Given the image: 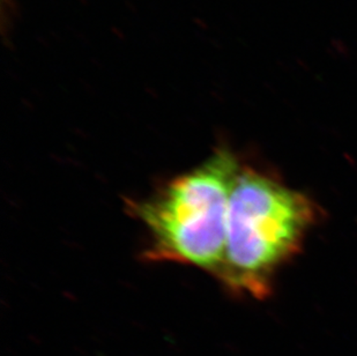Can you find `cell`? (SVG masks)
Masks as SVG:
<instances>
[{
	"instance_id": "cell-1",
	"label": "cell",
	"mask_w": 357,
	"mask_h": 356,
	"mask_svg": "<svg viewBox=\"0 0 357 356\" xmlns=\"http://www.w3.org/2000/svg\"><path fill=\"white\" fill-rule=\"evenodd\" d=\"M318 209L302 192L241 167L229 199L226 249L215 278L228 290L266 299L277 273L301 251Z\"/></svg>"
},
{
	"instance_id": "cell-2",
	"label": "cell",
	"mask_w": 357,
	"mask_h": 356,
	"mask_svg": "<svg viewBox=\"0 0 357 356\" xmlns=\"http://www.w3.org/2000/svg\"><path fill=\"white\" fill-rule=\"evenodd\" d=\"M219 148L196 168L168 181L149 198L128 202L149 235V262L195 266L215 276L226 249L229 199L241 169Z\"/></svg>"
}]
</instances>
